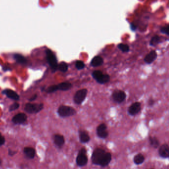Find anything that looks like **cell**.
<instances>
[{
	"instance_id": "4dcf8cb0",
	"label": "cell",
	"mask_w": 169,
	"mask_h": 169,
	"mask_svg": "<svg viewBox=\"0 0 169 169\" xmlns=\"http://www.w3.org/2000/svg\"><path fill=\"white\" fill-rule=\"evenodd\" d=\"M17 153H18V152L16 151L12 150L10 149H9V150H8V154L10 156H13Z\"/></svg>"
},
{
	"instance_id": "d6986e66",
	"label": "cell",
	"mask_w": 169,
	"mask_h": 169,
	"mask_svg": "<svg viewBox=\"0 0 169 169\" xmlns=\"http://www.w3.org/2000/svg\"><path fill=\"white\" fill-rule=\"evenodd\" d=\"M57 86L58 90H63V91L69 90V89H71L72 87V84L68 82H63L62 83L59 84Z\"/></svg>"
},
{
	"instance_id": "83f0119b",
	"label": "cell",
	"mask_w": 169,
	"mask_h": 169,
	"mask_svg": "<svg viewBox=\"0 0 169 169\" xmlns=\"http://www.w3.org/2000/svg\"><path fill=\"white\" fill-rule=\"evenodd\" d=\"M102 74H103V73H102L101 71H99V70H96V71H94V72H93L92 73L93 78L94 79H95L96 80L97 79H98L99 77Z\"/></svg>"
},
{
	"instance_id": "6da1fadb",
	"label": "cell",
	"mask_w": 169,
	"mask_h": 169,
	"mask_svg": "<svg viewBox=\"0 0 169 169\" xmlns=\"http://www.w3.org/2000/svg\"><path fill=\"white\" fill-rule=\"evenodd\" d=\"M112 160V154L101 148H96L93 151L91 161L94 165L102 167L107 166Z\"/></svg>"
},
{
	"instance_id": "277c9868",
	"label": "cell",
	"mask_w": 169,
	"mask_h": 169,
	"mask_svg": "<svg viewBox=\"0 0 169 169\" xmlns=\"http://www.w3.org/2000/svg\"><path fill=\"white\" fill-rule=\"evenodd\" d=\"M58 113L60 116L66 117L75 115L77 113V111L72 107L62 105L59 107Z\"/></svg>"
},
{
	"instance_id": "e0dca14e",
	"label": "cell",
	"mask_w": 169,
	"mask_h": 169,
	"mask_svg": "<svg viewBox=\"0 0 169 169\" xmlns=\"http://www.w3.org/2000/svg\"><path fill=\"white\" fill-rule=\"evenodd\" d=\"M103 63V59L100 56H95L91 60V65L93 67H98Z\"/></svg>"
},
{
	"instance_id": "2e32d148",
	"label": "cell",
	"mask_w": 169,
	"mask_h": 169,
	"mask_svg": "<svg viewBox=\"0 0 169 169\" xmlns=\"http://www.w3.org/2000/svg\"><path fill=\"white\" fill-rule=\"evenodd\" d=\"M79 138L80 141L83 143H86L89 141L90 137L88 133L85 131H80L79 132Z\"/></svg>"
},
{
	"instance_id": "e575fe53",
	"label": "cell",
	"mask_w": 169,
	"mask_h": 169,
	"mask_svg": "<svg viewBox=\"0 0 169 169\" xmlns=\"http://www.w3.org/2000/svg\"><path fill=\"white\" fill-rule=\"evenodd\" d=\"M1 163H2V161H1V160L0 158V165H1Z\"/></svg>"
},
{
	"instance_id": "ac0fdd59",
	"label": "cell",
	"mask_w": 169,
	"mask_h": 169,
	"mask_svg": "<svg viewBox=\"0 0 169 169\" xmlns=\"http://www.w3.org/2000/svg\"><path fill=\"white\" fill-rule=\"evenodd\" d=\"M145 157L142 153H138L134 157V163L137 165H140L142 164L145 161Z\"/></svg>"
},
{
	"instance_id": "8992f818",
	"label": "cell",
	"mask_w": 169,
	"mask_h": 169,
	"mask_svg": "<svg viewBox=\"0 0 169 169\" xmlns=\"http://www.w3.org/2000/svg\"><path fill=\"white\" fill-rule=\"evenodd\" d=\"M44 105L43 104H27L25 105V111L29 113H37L41 111L43 108Z\"/></svg>"
},
{
	"instance_id": "d6a6232c",
	"label": "cell",
	"mask_w": 169,
	"mask_h": 169,
	"mask_svg": "<svg viewBox=\"0 0 169 169\" xmlns=\"http://www.w3.org/2000/svg\"><path fill=\"white\" fill-rule=\"evenodd\" d=\"M154 101L153 99H150L149 101V105H153L154 104Z\"/></svg>"
},
{
	"instance_id": "3957f363",
	"label": "cell",
	"mask_w": 169,
	"mask_h": 169,
	"mask_svg": "<svg viewBox=\"0 0 169 169\" xmlns=\"http://www.w3.org/2000/svg\"><path fill=\"white\" fill-rule=\"evenodd\" d=\"M46 56H47V60L48 61L50 67L53 72L56 71L57 70L58 64L56 56L53 51L49 49H47L46 51Z\"/></svg>"
},
{
	"instance_id": "836d02e7",
	"label": "cell",
	"mask_w": 169,
	"mask_h": 169,
	"mask_svg": "<svg viewBox=\"0 0 169 169\" xmlns=\"http://www.w3.org/2000/svg\"><path fill=\"white\" fill-rule=\"evenodd\" d=\"M37 98V95H35L30 99V101H33Z\"/></svg>"
},
{
	"instance_id": "9c48e42d",
	"label": "cell",
	"mask_w": 169,
	"mask_h": 169,
	"mask_svg": "<svg viewBox=\"0 0 169 169\" xmlns=\"http://www.w3.org/2000/svg\"><path fill=\"white\" fill-rule=\"evenodd\" d=\"M159 154L161 157L163 158H168L169 157V145L167 143H164L160 146L158 150Z\"/></svg>"
},
{
	"instance_id": "30bf717a",
	"label": "cell",
	"mask_w": 169,
	"mask_h": 169,
	"mask_svg": "<svg viewBox=\"0 0 169 169\" xmlns=\"http://www.w3.org/2000/svg\"><path fill=\"white\" fill-rule=\"evenodd\" d=\"M141 110V104L139 102H136L132 104L131 107H129L128 110V112L131 115L134 116L138 114Z\"/></svg>"
},
{
	"instance_id": "7402d4cb",
	"label": "cell",
	"mask_w": 169,
	"mask_h": 169,
	"mask_svg": "<svg viewBox=\"0 0 169 169\" xmlns=\"http://www.w3.org/2000/svg\"><path fill=\"white\" fill-rule=\"evenodd\" d=\"M14 58L18 62L21 64H25L27 62V60L25 57L19 54H15L14 56Z\"/></svg>"
},
{
	"instance_id": "4fadbf2b",
	"label": "cell",
	"mask_w": 169,
	"mask_h": 169,
	"mask_svg": "<svg viewBox=\"0 0 169 169\" xmlns=\"http://www.w3.org/2000/svg\"><path fill=\"white\" fill-rule=\"evenodd\" d=\"M24 153L27 158L32 159L35 156L36 151L32 147H25L24 149Z\"/></svg>"
},
{
	"instance_id": "cb8c5ba5",
	"label": "cell",
	"mask_w": 169,
	"mask_h": 169,
	"mask_svg": "<svg viewBox=\"0 0 169 169\" xmlns=\"http://www.w3.org/2000/svg\"><path fill=\"white\" fill-rule=\"evenodd\" d=\"M58 68L59 69V70H60L62 72H66L68 71V64L65 62H62L59 64V65H58Z\"/></svg>"
},
{
	"instance_id": "4316f807",
	"label": "cell",
	"mask_w": 169,
	"mask_h": 169,
	"mask_svg": "<svg viewBox=\"0 0 169 169\" xmlns=\"http://www.w3.org/2000/svg\"><path fill=\"white\" fill-rule=\"evenodd\" d=\"M58 90V87L57 85H53V86L49 87L47 89L46 92L48 93H54V92H56Z\"/></svg>"
},
{
	"instance_id": "f546056e",
	"label": "cell",
	"mask_w": 169,
	"mask_h": 169,
	"mask_svg": "<svg viewBox=\"0 0 169 169\" xmlns=\"http://www.w3.org/2000/svg\"><path fill=\"white\" fill-rule=\"evenodd\" d=\"M19 107V104L18 103H14L10 105V111H14L15 110L17 109Z\"/></svg>"
},
{
	"instance_id": "7a4b0ae2",
	"label": "cell",
	"mask_w": 169,
	"mask_h": 169,
	"mask_svg": "<svg viewBox=\"0 0 169 169\" xmlns=\"http://www.w3.org/2000/svg\"><path fill=\"white\" fill-rule=\"evenodd\" d=\"M87 150L85 147H82L78 152L76 158V163L79 167H84L88 163Z\"/></svg>"
},
{
	"instance_id": "603a6c76",
	"label": "cell",
	"mask_w": 169,
	"mask_h": 169,
	"mask_svg": "<svg viewBox=\"0 0 169 169\" xmlns=\"http://www.w3.org/2000/svg\"><path fill=\"white\" fill-rule=\"evenodd\" d=\"M161 39L160 37L159 36L156 35L153 36L152 38L151 41H150V45L151 46H156L159 44V43H160Z\"/></svg>"
},
{
	"instance_id": "ffe728a7",
	"label": "cell",
	"mask_w": 169,
	"mask_h": 169,
	"mask_svg": "<svg viewBox=\"0 0 169 169\" xmlns=\"http://www.w3.org/2000/svg\"><path fill=\"white\" fill-rule=\"evenodd\" d=\"M110 79V77L109 75L102 74L99 77L98 79L96 80V81L100 84H104L109 82Z\"/></svg>"
},
{
	"instance_id": "44dd1931",
	"label": "cell",
	"mask_w": 169,
	"mask_h": 169,
	"mask_svg": "<svg viewBox=\"0 0 169 169\" xmlns=\"http://www.w3.org/2000/svg\"><path fill=\"white\" fill-rule=\"evenodd\" d=\"M149 143L151 146L154 148H157L160 146V143L157 137H151L150 136L149 137Z\"/></svg>"
},
{
	"instance_id": "8fae6325",
	"label": "cell",
	"mask_w": 169,
	"mask_h": 169,
	"mask_svg": "<svg viewBox=\"0 0 169 169\" xmlns=\"http://www.w3.org/2000/svg\"><path fill=\"white\" fill-rule=\"evenodd\" d=\"M53 140L55 144L59 148H62L65 144V138L63 136L59 134H55L53 137Z\"/></svg>"
},
{
	"instance_id": "ba28073f",
	"label": "cell",
	"mask_w": 169,
	"mask_h": 169,
	"mask_svg": "<svg viewBox=\"0 0 169 169\" xmlns=\"http://www.w3.org/2000/svg\"><path fill=\"white\" fill-rule=\"evenodd\" d=\"M112 98L115 102L121 104L125 100L126 95L122 90H117L112 94Z\"/></svg>"
},
{
	"instance_id": "5bb4252c",
	"label": "cell",
	"mask_w": 169,
	"mask_h": 169,
	"mask_svg": "<svg viewBox=\"0 0 169 169\" xmlns=\"http://www.w3.org/2000/svg\"><path fill=\"white\" fill-rule=\"evenodd\" d=\"M157 57V54L155 51H152L147 54L144 58V61L147 64H150L156 60Z\"/></svg>"
},
{
	"instance_id": "8d00e7d4",
	"label": "cell",
	"mask_w": 169,
	"mask_h": 169,
	"mask_svg": "<svg viewBox=\"0 0 169 169\" xmlns=\"http://www.w3.org/2000/svg\"></svg>"
},
{
	"instance_id": "5b68a950",
	"label": "cell",
	"mask_w": 169,
	"mask_h": 169,
	"mask_svg": "<svg viewBox=\"0 0 169 169\" xmlns=\"http://www.w3.org/2000/svg\"><path fill=\"white\" fill-rule=\"evenodd\" d=\"M87 94V89H82L78 90L74 96V102L77 105H80L82 104L86 97Z\"/></svg>"
},
{
	"instance_id": "d4e9b609",
	"label": "cell",
	"mask_w": 169,
	"mask_h": 169,
	"mask_svg": "<svg viewBox=\"0 0 169 169\" xmlns=\"http://www.w3.org/2000/svg\"><path fill=\"white\" fill-rule=\"evenodd\" d=\"M118 48L123 53H128L129 51V47L127 44H119L118 45Z\"/></svg>"
},
{
	"instance_id": "484cf974",
	"label": "cell",
	"mask_w": 169,
	"mask_h": 169,
	"mask_svg": "<svg viewBox=\"0 0 169 169\" xmlns=\"http://www.w3.org/2000/svg\"><path fill=\"white\" fill-rule=\"evenodd\" d=\"M75 67L78 70H81L85 67V64L83 61L77 60L75 63Z\"/></svg>"
},
{
	"instance_id": "1f68e13d",
	"label": "cell",
	"mask_w": 169,
	"mask_h": 169,
	"mask_svg": "<svg viewBox=\"0 0 169 169\" xmlns=\"http://www.w3.org/2000/svg\"><path fill=\"white\" fill-rule=\"evenodd\" d=\"M5 143V139L2 136H0V146L3 145Z\"/></svg>"
},
{
	"instance_id": "9a60e30c",
	"label": "cell",
	"mask_w": 169,
	"mask_h": 169,
	"mask_svg": "<svg viewBox=\"0 0 169 169\" xmlns=\"http://www.w3.org/2000/svg\"><path fill=\"white\" fill-rule=\"evenodd\" d=\"M3 93H4L8 98L15 101H18L19 99V96L18 93H16L15 92L9 89L5 90L3 91Z\"/></svg>"
},
{
	"instance_id": "7c38bea8",
	"label": "cell",
	"mask_w": 169,
	"mask_h": 169,
	"mask_svg": "<svg viewBox=\"0 0 169 169\" xmlns=\"http://www.w3.org/2000/svg\"><path fill=\"white\" fill-rule=\"evenodd\" d=\"M27 116L25 114L19 113L15 115L13 118L12 119V121L15 124H22L27 121Z\"/></svg>"
},
{
	"instance_id": "f1b7e54d",
	"label": "cell",
	"mask_w": 169,
	"mask_h": 169,
	"mask_svg": "<svg viewBox=\"0 0 169 169\" xmlns=\"http://www.w3.org/2000/svg\"><path fill=\"white\" fill-rule=\"evenodd\" d=\"M161 32H162V33L165 34L168 36L169 35V26L167 25V26L162 27L161 28Z\"/></svg>"
},
{
	"instance_id": "d590c367",
	"label": "cell",
	"mask_w": 169,
	"mask_h": 169,
	"mask_svg": "<svg viewBox=\"0 0 169 169\" xmlns=\"http://www.w3.org/2000/svg\"><path fill=\"white\" fill-rule=\"evenodd\" d=\"M0 136H1V133H0Z\"/></svg>"
},
{
	"instance_id": "52a82bcc",
	"label": "cell",
	"mask_w": 169,
	"mask_h": 169,
	"mask_svg": "<svg viewBox=\"0 0 169 169\" xmlns=\"http://www.w3.org/2000/svg\"><path fill=\"white\" fill-rule=\"evenodd\" d=\"M107 129V127L105 124H101L99 125L96 129L97 136L101 139H106L109 135Z\"/></svg>"
}]
</instances>
